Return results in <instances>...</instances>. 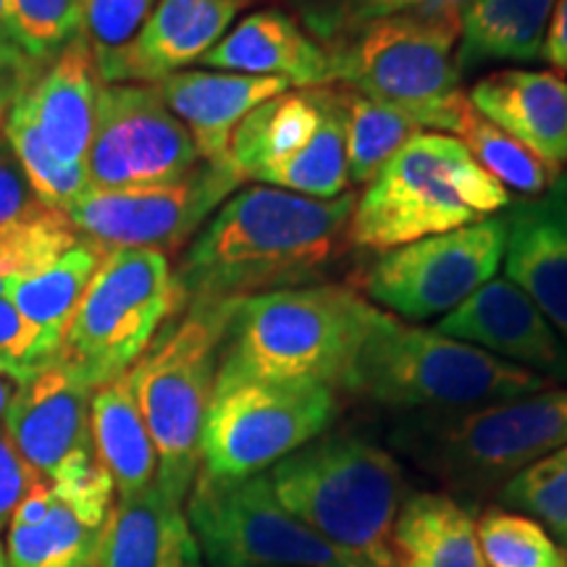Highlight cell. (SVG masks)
I'll return each instance as SVG.
<instances>
[{
  "mask_svg": "<svg viewBox=\"0 0 567 567\" xmlns=\"http://www.w3.org/2000/svg\"><path fill=\"white\" fill-rule=\"evenodd\" d=\"M565 182H567V176H565Z\"/></svg>",
  "mask_w": 567,
  "mask_h": 567,
  "instance_id": "681fc988",
  "label": "cell"
},
{
  "mask_svg": "<svg viewBox=\"0 0 567 567\" xmlns=\"http://www.w3.org/2000/svg\"><path fill=\"white\" fill-rule=\"evenodd\" d=\"M358 195L316 200L252 184L224 200L176 268L189 300H243L321 284L342 260Z\"/></svg>",
  "mask_w": 567,
  "mask_h": 567,
  "instance_id": "6da1fadb",
  "label": "cell"
},
{
  "mask_svg": "<svg viewBox=\"0 0 567 567\" xmlns=\"http://www.w3.org/2000/svg\"><path fill=\"white\" fill-rule=\"evenodd\" d=\"M45 368H51V360L32 326L21 318L9 297H0V375L24 384Z\"/></svg>",
  "mask_w": 567,
  "mask_h": 567,
  "instance_id": "ab89813d",
  "label": "cell"
},
{
  "mask_svg": "<svg viewBox=\"0 0 567 567\" xmlns=\"http://www.w3.org/2000/svg\"><path fill=\"white\" fill-rule=\"evenodd\" d=\"M184 305L187 297L166 255L111 250L92 276L53 365L84 386H103L137 363Z\"/></svg>",
  "mask_w": 567,
  "mask_h": 567,
  "instance_id": "9c48e42d",
  "label": "cell"
},
{
  "mask_svg": "<svg viewBox=\"0 0 567 567\" xmlns=\"http://www.w3.org/2000/svg\"><path fill=\"white\" fill-rule=\"evenodd\" d=\"M155 84L163 101L193 137L200 161L213 166H229L234 132L258 105L292 90L287 82L271 76H247L213 69H182Z\"/></svg>",
  "mask_w": 567,
  "mask_h": 567,
  "instance_id": "ffe728a7",
  "label": "cell"
},
{
  "mask_svg": "<svg viewBox=\"0 0 567 567\" xmlns=\"http://www.w3.org/2000/svg\"><path fill=\"white\" fill-rule=\"evenodd\" d=\"M505 216L499 213L381 252L365 274V292L405 321L444 318L494 279L505 258Z\"/></svg>",
  "mask_w": 567,
  "mask_h": 567,
  "instance_id": "7c38bea8",
  "label": "cell"
},
{
  "mask_svg": "<svg viewBox=\"0 0 567 567\" xmlns=\"http://www.w3.org/2000/svg\"><path fill=\"white\" fill-rule=\"evenodd\" d=\"M373 305L339 284L276 289L234 302L216 384L308 381L342 389Z\"/></svg>",
  "mask_w": 567,
  "mask_h": 567,
  "instance_id": "3957f363",
  "label": "cell"
},
{
  "mask_svg": "<svg viewBox=\"0 0 567 567\" xmlns=\"http://www.w3.org/2000/svg\"><path fill=\"white\" fill-rule=\"evenodd\" d=\"M42 205L45 203L34 195L32 184L27 182L24 168H21L9 140L0 134V229L32 216Z\"/></svg>",
  "mask_w": 567,
  "mask_h": 567,
  "instance_id": "60d3db41",
  "label": "cell"
},
{
  "mask_svg": "<svg viewBox=\"0 0 567 567\" xmlns=\"http://www.w3.org/2000/svg\"><path fill=\"white\" fill-rule=\"evenodd\" d=\"M557 0H476L460 17L457 69L471 74L488 63L542 59Z\"/></svg>",
  "mask_w": 567,
  "mask_h": 567,
  "instance_id": "484cf974",
  "label": "cell"
},
{
  "mask_svg": "<svg viewBox=\"0 0 567 567\" xmlns=\"http://www.w3.org/2000/svg\"><path fill=\"white\" fill-rule=\"evenodd\" d=\"M542 61H547L559 74L567 71V0H557L555 11H551L549 30L542 48Z\"/></svg>",
  "mask_w": 567,
  "mask_h": 567,
  "instance_id": "ee69618b",
  "label": "cell"
},
{
  "mask_svg": "<svg viewBox=\"0 0 567 567\" xmlns=\"http://www.w3.org/2000/svg\"><path fill=\"white\" fill-rule=\"evenodd\" d=\"M302 526L368 567H396L392 534L405 473L392 452L354 434H321L266 473Z\"/></svg>",
  "mask_w": 567,
  "mask_h": 567,
  "instance_id": "277c9868",
  "label": "cell"
},
{
  "mask_svg": "<svg viewBox=\"0 0 567 567\" xmlns=\"http://www.w3.org/2000/svg\"><path fill=\"white\" fill-rule=\"evenodd\" d=\"M326 109V87L287 90L258 105L234 132L229 168L243 182H258L268 168L289 161L316 137Z\"/></svg>",
  "mask_w": 567,
  "mask_h": 567,
  "instance_id": "cb8c5ba5",
  "label": "cell"
},
{
  "mask_svg": "<svg viewBox=\"0 0 567 567\" xmlns=\"http://www.w3.org/2000/svg\"><path fill=\"white\" fill-rule=\"evenodd\" d=\"M509 203L507 189L473 161L463 142L417 132L358 195L347 239L360 250L389 252L499 216Z\"/></svg>",
  "mask_w": 567,
  "mask_h": 567,
  "instance_id": "5b68a950",
  "label": "cell"
},
{
  "mask_svg": "<svg viewBox=\"0 0 567 567\" xmlns=\"http://www.w3.org/2000/svg\"><path fill=\"white\" fill-rule=\"evenodd\" d=\"M11 396H13V384L9 379H3V375H0V425H3L6 410H9V405H11Z\"/></svg>",
  "mask_w": 567,
  "mask_h": 567,
  "instance_id": "7dc6e473",
  "label": "cell"
},
{
  "mask_svg": "<svg viewBox=\"0 0 567 567\" xmlns=\"http://www.w3.org/2000/svg\"><path fill=\"white\" fill-rule=\"evenodd\" d=\"M457 40L460 27L396 13L326 48L331 82L408 111L423 130L455 134L471 105L460 90Z\"/></svg>",
  "mask_w": 567,
  "mask_h": 567,
  "instance_id": "ba28073f",
  "label": "cell"
},
{
  "mask_svg": "<svg viewBox=\"0 0 567 567\" xmlns=\"http://www.w3.org/2000/svg\"><path fill=\"white\" fill-rule=\"evenodd\" d=\"M329 109L321 130L300 153L289 161L276 163L258 182L268 187L287 189V193L316 197V200H334L350 193V166H347V134L344 113L339 103V90L329 87Z\"/></svg>",
  "mask_w": 567,
  "mask_h": 567,
  "instance_id": "f1b7e54d",
  "label": "cell"
},
{
  "mask_svg": "<svg viewBox=\"0 0 567 567\" xmlns=\"http://www.w3.org/2000/svg\"><path fill=\"white\" fill-rule=\"evenodd\" d=\"M0 567H9V563H6V547L0 544Z\"/></svg>",
  "mask_w": 567,
  "mask_h": 567,
  "instance_id": "c3c4849f",
  "label": "cell"
},
{
  "mask_svg": "<svg viewBox=\"0 0 567 567\" xmlns=\"http://www.w3.org/2000/svg\"><path fill=\"white\" fill-rule=\"evenodd\" d=\"M103 80L84 38H74L21 95L48 151L66 166H84Z\"/></svg>",
  "mask_w": 567,
  "mask_h": 567,
  "instance_id": "7402d4cb",
  "label": "cell"
},
{
  "mask_svg": "<svg viewBox=\"0 0 567 567\" xmlns=\"http://www.w3.org/2000/svg\"><path fill=\"white\" fill-rule=\"evenodd\" d=\"M258 0H158L137 40L113 61L103 84H155L197 63Z\"/></svg>",
  "mask_w": 567,
  "mask_h": 567,
  "instance_id": "ac0fdd59",
  "label": "cell"
},
{
  "mask_svg": "<svg viewBox=\"0 0 567 567\" xmlns=\"http://www.w3.org/2000/svg\"><path fill=\"white\" fill-rule=\"evenodd\" d=\"M234 302L189 300L126 371L158 455L155 484L182 505L200 471L203 423Z\"/></svg>",
  "mask_w": 567,
  "mask_h": 567,
  "instance_id": "52a82bcc",
  "label": "cell"
},
{
  "mask_svg": "<svg viewBox=\"0 0 567 567\" xmlns=\"http://www.w3.org/2000/svg\"><path fill=\"white\" fill-rule=\"evenodd\" d=\"M92 444L118 496L145 492L158 478V455L134 400L130 373L105 381L92 392Z\"/></svg>",
  "mask_w": 567,
  "mask_h": 567,
  "instance_id": "4316f807",
  "label": "cell"
},
{
  "mask_svg": "<svg viewBox=\"0 0 567 567\" xmlns=\"http://www.w3.org/2000/svg\"><path fill=\"white\" fill-rule=\"evenodd\" d=\"M38 478V473L27 465V460L13 446L9 431L0 425V534L9 530L19 502L24 499V494Z\"/></svg>",
  "mask_w": 567,
  "mask_h": 567,
  "instance_id": "b9f144b4",
  "label": "cell"
},
{
  "mask_svg": "<svg viewBox=\"0 0 567 567\" xmlns=\"http://www.w3.org/2000/svg\"><path fill=\"white\" fill-rule=\"evenodd\" d=\"M0 48H19L11 24V0H0Z\"/></svg>",
  "mask_w": 567,
  "mask_h": 567,
  "instance_id": "bcb514c9",
  "label": "cell"
},
{
  "mask_svg": "<svg viewBox=\"0 0 567 567\" xmlns=\"http://www.w3.org/2000/svg\"><path fill=\"white\" fill-rule=\"evenodd\" d=\"M3 137L9 140L13 153H17L34 195L48 208L66 213L90 189L87 166H66L48 151L45 140H42L38 124H34L32 113L21 97L11 109L9 118H6Z\"/></svg>",
  "mask_w": 567,
  "mask_h": 567,
  "instance_id": "d6a6232c",
  "label": "cell"
},
{
  "mask_svg": "<svg viewBox=\"0 0 567 567\" xmlns=\"http://www.w3.org/2000/svg\"><path fill=\"white\" fill-rule=\"evenodd\" d=\"M467 101L544 166L567 163V80L555 69H499L481 76Z\"/></svg>",
  "mask_w": 567,
  "mask_h": 567,
  "instance_id": "d6986e66",
  "label": "cell"
},
{
  "mask_svg": "<svg viewBox=\"0 0 567 567\" xmlns=\"http://www.w3.org/2000/svg\"><path fill=\"white\" fill-rule=\"evenodd\" d=\"M97 567H203L182 502L158 484L118 496L103 526Z\"/></svg>",
  "mask_w": 567,
  "mask_h": 567,
  "instance_id": "603a6c76",
  "label": "cell"
},
{
  "mask_svg": "<svg viewBox=\"0 0 567 567\" xmlns=\"http://www.w3.org/2000/svg\"><path fill=\"white\" fill-rule=\"evenodd\" d=\"M337 417V394L308 381L216 384L200 436V473L247 478L271 471Z\"/></svg>",
  "mask_w": 567,
  "mask_h": 567,
  "instance_id": "30bf717a",
  "label": "cell"
},
{
  "mask_svg": "<svg viewBox=\"0 0 567 567\" xmlns=\"http://www.w3.org/2000/svg\"><path fill=\"white\" fill-rule=\"evenodd\" d=\"M158 0H80V34L95 55L97 74L137 40Z\"/></svg>",
  "mask_w": 567,
  "mask_h": 567,
  "instance_id": "8d00e7d4",
  "label": "cell"
},
{
  "mask_svg": "<svg viewBox=\"0 0 567 567\" xmlns=\"http://www.w3.org/2000/svg\"><path fill=\"white\" fill-rule=\"evenodd\" d=\"M239 179L229 166L200 163L193 174L168 184L130 189H87L66 210L82 237L109 250L174 252L237 193Z\"/></svg>",
  "mask_w": 567,
  "mask_h": 567,
  "instance_id": "4fadbf2b",
  "label": "cell"
},
{
  "mask_svg": "<svg viewBox=\"0 0 567 567\" xmlns=\"http://www.w3.org/2000/svg\"><path fill=\"white\" fill-rule=\"evenodd\" d=\"M476 536L488 567H567L547 528L515 509L488 507L476 520Z\"/></svg>",
  "mask_w": 567,
  "mask_h": 567,
  "instance_id": "e575fe53",
  "label": "cell"
},
{
  "mask_svg": "<svg viewBox=\"0 0 567 567\" xmlns=\"http://www.w3.org/2000/svg\"><path fill=\"white\" fill-rule=\"evenodd\" d=\"M551 384L486 350L373 308L342 389L402 415H436L544 392Z\"/></svg>",
  "mask_w": 567,
  "mask_h": 567,
  "instance_id": "7a4b0ae2",
  "label": "cell"
},
{
  "mask_svg": "<svg viewBox=\"0 0 567 567\" xmlns=\"http://www.w3.org/2000/svg\"><path fill=\"white\" fill-rule=\"evenodd\" d=\"M434 329L526 368L549 384L567 381V342L530 297L507 279L494 276L452 313L439 318Z\"/></svg>",
  "mask_w": 567,
  "mask_h": 567,
  "instance_id": "2e32d148",
  "label": "cell"
},
{
  "mask_svg": "<svg viewBox=\"0 0 567 567\" xmlns=\"http://www.w3.org/2000/svg\"><path fill=\"white\" fill-rule=\"evenodd\" d=\"M392 547L396 567H488L476 515L450 494H408L394 520Z\"/></svg>",
  "mask_w": 567,
  "mask_h": 567,
  "instance_id": "d4e9b609",
  "label": "cell"
},
{
  "mask_svg": "<svg viewBox=\"0 0 567 567\" xmlns=\"http://www.w3.org/2000/svg\"><path fill=\"white\" fill-rule=\"evenodd\" d=\"M284 3L310 38L329 48L373 21L413 11L421 0H284Z\"/></svg>",
  "mask_w": 567,
  "mask_h": 567,
  "instance_id": "74e56055",
  "label": "cell"
},
{
  "mask_svg": "<svg viewBox=\"0 0 567 567\" xmlns=\"http://www.w3.org/2000/svg\"><path fill=\"white\" fill-rule=\"evenodd\" d=\"M45 63L34 61L21 48H0V134L19 97L40 80Z\"/></svg>",
  "mask_w": 567,
  "mask_h": 567,
  "instance_id": "7bdbcfd3",
  "label": "cell"
},
{
  "mask_svg": "<svg viewBox=\"0 0 567 567\" xmlns=\"http://www.w3.org/2000/svg\"><path fill=\"white\" fill-rule=\"evenodd\" d=\"M471 3H476V0H421L413 13L431 21H442V24L460 27V17Z\"/></svg>",
  "mask_w": 567,
  "mask_h": 567,
  "instance_id": "f6af8a7d",
  "label": "cell"
},
{
  "mask_svg": "<svg viewBox=\"0 0 567 567\" xmlns=\"http://www.w3.org/2000/svg\"><path fill=\"white\" fill-rule=\"evenodd\" d=\"M80 239L82 234L74 229L66 213L48 205L0 229V297H9L19 281L53 264Z\"/></svg>",
  "mask_w": 567,
  "mask_h": 567,
  "instance_id": "836d02e7",
  "label": "cell"
},
{
  "mask_svg": "<svg viewBox=\"0 0 567 567\" xmlns=\"http://www.w3.org/2000/svg\"><path fill=\"white\" fill-rule=\"evenodd\" d=\"M200 163L193 137L161 97L158 84H103L84 161L92 189L168 184Z\"/></svg>",
  "mask_w": 567,
  "mask_h": 567,
  "instance_id": "5bb4252c",
  "label": "cell"
},
{
  "mask_svg": "<svg viewBox=\"0 0 567 567\" xmlns=\"http://www.w3.org/2000/svg\"><path fill=\"white\" fill-rule=\"evenodd\" d=\"M337 90L344 113L350 184H363L365 187L410 137L429 130H423L408 111L375 103L360 92L342 87V84Z\"/></svg>",
  "mask_w": 567,
  "mask_h": 567,
  "instance_id": "4dcf8cb0",
  "label": "cell"
},
{
  "mask_svg": "<svg viewBox=\"0 0 567 567\" xmlns=\"http://www.w3.org/2000/svg\"><path fill=\"white\" fill-rule=\"evenodd\" d=\"M184 513L208 567H368L289 515L266 473L213 478L197 471Z\"/></svg>",
  "mask_w": 567,
  "mask_h": 567,
  "instance_id": "8fae6325",
  "label": "cell"
},
{
  "mask_svg": "<svg viewBox=\"0 0 567 567\" xmlns=\"http://www.w3.org/2000/svg\"><path fill=\"white\" fill-rule=\"evenodd\" d=\"M389 442L460 494L484 496L567 444V389L436 415H402Z\"/></svg>",
  "mask_w": 567,
  "mask_h": 567,
  "instance_id": "8992f818",
  "label": "cell"
},
{
  "mask_svg": "<svg viewBox=\"0 0 567 567\" xmlns=\"http://www.w3.org/2000/svg\"><path fill=\"white\" fill-rule=\"evenodd\" d=\"M109 252V247L82 237L53 264L40 268L38 274H32L30 279L19 281L11 289L9 300L21 318L32 326L51 365L59 358L63 337H66L71 318H74L84 292H87L92 276L97 274Z\"/></svg>",
  "mask_w": 567,
  "mask_h": 567,
  "instance_id": "83f0119b",
  "label": "cell"
},
{
  "mask_svg": "<svg viewBox=\"0 0 567 567\" xmlns=\"http://www.w3.org/2000/svg\"><path fill=\"white\" fill-rule=\"evenodd\" d=\"M11 24L21 51L48 66L80 38V0H11Z\"/></svg>",
  "mask_w": 567,
  "mask_h": 567,
  "instance_id": "f35d334b",
  "label": "cell"
},
{
  "mask_svg": "<svg viewBox=\"0 0 567 567\" xmlns=\"http://www.w3.org/2000/svg\"><path fill=\"white\" fill-rule=\"evenodd\" d=\"M452 137L463 142V147L473 155V161L486 174H492L507 193L513 189V193L523 197H536L547 193L551 184L563 176L551 172L549 166H544L520 142H515L509 134L496 130L492 122H486L473 105H467L463 111Z\"/></svg>",
  "mask_w": 567,
  "mask_h": 567,
  "instance_id": "1f68e13d",
  "label": "cell"
},
{
  "mask_svg": "<svg viewBox=\"0 0 567 567\" xmlns=\"http://www.w3.org/2000/svg\"><path fill=\"white\" fill-rule=\"evenodd\" d=\"M197 63L213 71L271 76L297 90L331 84L329 53L287 9L247 13Z\"/></svg>",
  "mask_w": 567,
  "mask_h": 567,
  "instance_id": "44dd1931",
  "label": "cell"
},
{
  "mask_svg": "<svg viewBox=\"0 0 567 567\" xmlns=\"http://www.w3.org/2000/svg\"><path fill=\"white\" fill-rule=\"evenodd\" d=\"M507 226L505 279L513 281L547 316L567 342V182L547 193L513 200L502 210Z\"/></svg>",
  "mask_w": 567,
  "mask_h": 567,
  "instance_id": "e0dca14e",
  "label": "cell"
},
{
  "mask_svg": "<svg viewBox=\"0 0 567 567\" xmlns=\"http://www.w3.org/2000/svg\"><path fill=\"white\" fill-rule=\"evenodd\" d=\"M499 502L542 523L567 555V444L509 478L499 488Z\"/></svg>",
  "mask_w": 567,
  "mask_h": 567,
  "instance_id": "d590c367",
  "label": "cell"
},
{
  "mask_svg": "<svg viewBox=\"0 0 567 567\" xmlns=\"http://www.w3.org/2000/svg\"><path fill=\"white\" fill-rule=\"evenodd\" d=\"M92 392L95 389L59 365L13 389L3 429L27 465L48 484L97 460L90 425Z\"/></svg>",
  "mask_w": 567,
  "mask_h": 567,
  "instance_id": "9a60e30c",
  "label": "cell"
},
{
  "mask_svg": "<svg viewBox=\"0 0 567 567\" xmlns=\"http://www.w3.org/2000/svg\"><path fill=\"white\" fill-rule=\"evenodd\" d=\"M53 488V486H51ZM103 528H92L53 494V505L38 523H11L6 538L9 567H97Z\"/></svg>",
  "mask_w": 567,
  "mask_h": 567,
  "instance_id": "f546056e",
  "label": "cell"
}]
</instances>
